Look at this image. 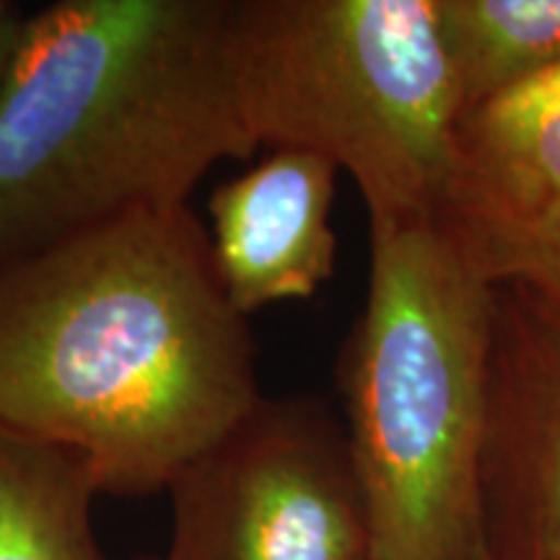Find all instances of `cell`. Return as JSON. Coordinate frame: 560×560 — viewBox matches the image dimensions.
<instances>
[{
    "instance_id": "cell-3",
    "label": "cell",
    "mask_w": 560,
    "mask_h": 560,
    "mask_svg": "<svg viewBox=\"0 0 560 560\" xmlns=\"http://www.w3.org/2000/svg\"><path fill=\"white\" fill-rule=\"evenodd\" d=\"M369 226L338 387L371 560H475L495 289L436 221Z\"/></svg>"
},
{
    "instance_id": "cell-12",
    "label": "cell",
    "mask_w": 560,
    "mask_h": 560,
    "mask_svg": "<svg viewBox=\"0 0 560 560\" xmlns=\"http://www.w3.org/2000/svg\"><path fill=\"white\" fill-rule=\"evenodd\" d=\"M475 560H486V558H482V556H480V552H478V558H475Z\"/></svg>"
},
{
    "instance_id": "cell-6",
    "label": "cell",
    "mask_w": 560,
    "mask_h": 560,
    "mask_svg": "<svg viewBox=\"0 0 560 560\" xmlns=\"http://www.w3.org/2000/svg\"><path fill=\"white\" fill-rule=\"evenodd\" d=\"M433 221L490 285L560 306V68L462 117Z\"/></svg>"
},
{
    "instance_id": "cell-8",
    "label": "cell",
    "mask_w": 560,
    "mask_h": 560,
    "mask_svg": "<svg viewBox=\"0 0 560 560\" xmlns=\"http://www.w3.org/2000/svg\"><path fill=\"white\" fill-rule=\"evenodd\" d=\"M338 170L310 151L272 149L210 195V255L236 312L304 301L335 272Z\"/></svg>"
},
{
    "instance_id": "cell-10",
    "label": "cell",
    "mask_w": 560,
    "mask_h": 560,
    "mask_svg": "<svg viewBox=\"0 0 560 560\" xmlns=\"http://www.w3.org/2000/svg\"><path fill=\"white\" fill-rule=\"evenodd\" d=\"M462 117L560 68V0H436Z\"/></svg>"
},
{
    "instance_id": "cell-5",
    "label": "cell",
    "mask_w": 560,
    "mask_h": 560,
    "mask_svg": "<svg viewBox=\"0 0 560 560\" xmlns=\"http://www.w3.org/2000/svg\"><path fill=\"white\" fill-rule=\"evenodd\" d=\"M166 490L164 560H371L346 425L322 397H260Z\"/></svg>"
},
{
    "instance_id": "cell-13",
    "label": "cell",
    "mask_w": 560,
    "mask_h": 560,
    "mask_svg": "<svg viewBox=\"0 0 560 560\" xmlns=\"http://www.w3.org/2000/svg\"><path fill=\"white\" fill-rule=\"evenodd\" d=\"M140 560H156V558H140Z\"/></svg>"
},
{
    "instance_id": "cell-2",
    "label": "cell",
    "mask_w": 560,
    "mask_h": 560,
    "mask_svg": "<svg viewBox=\"0 0 560 560\" xmlns=\"http://www.w3.org/2000/svg\"><path fill=\"white\" fill-rule=\"evenodd\" d=\"M231 0H58L0 91V268L140 210L187 206L260 149L229 60Z\"/></svg>"
},
{
    "instance_id": "cell-9",
    "label": "cell",
    "mask_w": 560,
    "mask_h": 560,
    "mask_svg": "<svg viewBox=\"0 0 560 560\" xmlns=\"http://www.w3.org/2000/svg\"><path fill=\"white\" fill-rule=\"evenodd\" d=\"M86 459L0 423V560H107Z\"/></svg>"
},
{
    "instance_id": "cell-4",
    "label": "cell",
    "mask_w": 560,
    "mask_h": 560,
    "mask_svg": "<svg viewBox=\"0 0 560 560\" xmlns=\"http://www.w3.org/2000/svg\"><path fill=\"white\" fill-rule=\"evenodd\" d=\"M229 60L260 149L350 174L369 223L433 221L462 122L436 0H231Z\"/></svg>"
},
{
    "instance_id": "cell-7",
    "label": "cell",
    "mask_w": 560,
    "mask_h": 560,
    "mask_svg": "<svg viewBox=\"0 0 560 560\" xmlns=\"http://www.w3.org/2000/svg\"><path fill=\"white\" fill-rule=\"evenodd\" d=\"M493 289L478 552L560 560V306Z\"/></svg>"
},
{
    "instance_id": "cell-1",
    "label": "cell",
    "mask_w": 560,
    "mask_h": 560,
    "mask_svg": "<svg viewBox=\"0 0 560 560\" xmlns=\"http://www.w3.org/2000/svg\"><path fill=\"white\" fill-rule=\"evenodd\" d=\"M249 322L190 206L140 210L0 268V423L166 490L260 400Z\"/></svg>"
},
{
    "instance_id": "cell-11",
    "label": "cell",
    "mask_w": 560,
    "mask_h": 560,
    "mask_svg": "<svg viewBox=\"0 0 560 560\" xmlns=\"http://www.w3.org/2000/svg\"><path fill=\"white\" fill-rule=\"evenodd\" d=\"M26 16L30 13L21 5L11 3V0H0V91H3V83L9 79L13 55H16L21 34H24Z\"/></svg>"
}]
</instances>
